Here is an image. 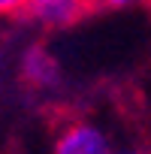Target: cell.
<instances>
[{
    "instance_id": "7a4b0ae2",
    "label": "cell",
    "mask_w": 151,
    "mask_h": 154,
    "mask_svg": "<svg viewBox=\"0 0 151 154\" xmlns=\"http://www.w3.org/2000/svg\"><path fill=\"white\" fill-rule=\"evenodd\" d=\"M21 82L30 88H54L60 82V66L45 45H30L21 57Z\"/></svg>"
},
{
    "instance_id": "277c9868",
    "label": "cell",
    "mask_w": 151,
    "mask_h": 154,
    "mask_svg": "<svg viewBox=\"0 0 151 154\" xmlns=\"http://www.w3.org/2000/svg\"><path fill=\"white\" fill-rule=\"evenodd\" d=\"M121 154H151V148H133V151H121Z\"/></svg>"
},
{
    "instance_id": "3957f363",
    "label": "cell",
    "mask_w": 151,
    "mask_h": 154,
    "mask_svg": "<svg viewBox=\"0 0 151 154\" xmlns=\"http://www.w3.org/2000/svg\"><path fill=\"white\" fill-rule=\"evenodd\" d=\"M27 0H0V15H24Z\"/></svg>"
},
{
    "instance_id": "6da1fadb",
    "label": "cell",
    "mask_w": 151,
    "mask_h": 154,
    "mask_svg": "<svg viewBox=\"0 0 151 154\" xmlns=\"http://www.w3.org/2000/svg\"><path fill=\"white\" fill-rule=\"evenodd\" d=\"M54 154H115L109 136L85 118H66L54 139Z\"/></svg>"
},
{
    "instance_id": "5b68a950",
    "label": "cell",
    "mask_w": 151,
    "mask_h": 154,
    "mask_svg": "<svg viewBox=\"0 0 151 154\" xmlns=\"http://www.w3.org/2000/svg\"><path fill=\"white\" fill-rule=\"evenodd\" d=\"M30 3H48V0H27V6H30Z\"/></svg>"
}]
</instances>
